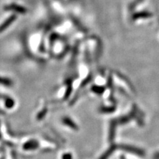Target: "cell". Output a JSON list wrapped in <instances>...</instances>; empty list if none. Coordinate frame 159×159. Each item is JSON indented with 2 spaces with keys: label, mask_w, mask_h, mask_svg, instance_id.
Listing matches in <instances>:
<instances>
[{
  "label": "cell",
  "mask_w": 159,
  "mask_h": 159,
  "mask_svg": "<svg viewBox=\"0 0 159 159\" xmlns=\"http://www.w3.org/2000/svg\"><path fill=\"white\" fill-rule=\"evenodd\" d=\"M11 81L7 79H5L2 77H0V84H4L5 86H9L10 84H11Z\"/></svg>",
  "instance_id": "obj_1"
},
{
  "label": "cell",
  "mask_w": 159,
  "mask_h": 159,
  "mask_svg": "<svg viewBox=\"0 0 159 159\" xmlns=\"http://www.w3.org/2000/svg\"><path fill=\"white\" fill-rule=\"evenodd\" d=\"M13 103L12 100H11V99H7L6 102V107H11L12 106H13Z\"/></svg>",
  "instance_id": "obj_2"
},
{
  "label": "cell",
  "mask_w": 159,
  "mask_h": 159,
  "mask_svg": "<svg viewBox=\"0 0 159 159\" xmlns=\"http://www.w3.org/2000/svg\"><path fill=\"white\" fill-rule=\"evenodd\" d=\"M155 158L156 159H159V153L157 154V155L155 156Z\"/></svg>",
  "instance_id": "obj_3"
}]
</instances>
